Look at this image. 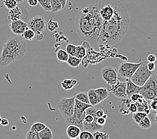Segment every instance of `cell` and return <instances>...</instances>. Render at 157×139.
<instances>
[{
    "instance_id": "4dcf8cb0",
    "label": "cell",
    "mask_w": 157,
    "mask_h": 139,
    "mask_svg": "<svg viewBox=\"0 0 157 139\" xmlns=\"http://www.w3.org/2000/svg\"><path fill=\"white\" fill-rule=\"evenodd\" d=\"M21 36L24 37L25 40H27L29 41H32L35 38V32H33L32 29L28 28L25 29V31L23 33Z\"/></svg>"
},
{
    "instance_id": "ac0fdd59",
    "label": "cell",
    "mask_w": 157,
    "mask_h": 139,
    "mask_svg": "<svg viewBox=\"0 0 157 139\" xmlns=\"http://www.w3.org/2000/svg\"><path fill=\"white\" fill-rule=\"evenodd\" d=\"M103 128L102 125H100L97 122V121H94L91 123H85L83 122V130H88L89 132L94 133L98 130H102Z\"/></svg>"
},
{
    "instance_id": "83f0119b",
    "label": "cell",
    "mask_w": 157,
    "mask_h": 139,
    "mask_svg": "<svg viewBox=\"0 0 157 139\" xmlns=\"http://www.w3.org/2000/svg\"><path fill=\"white\" fill-rule=\"evenodd\" d=\"M86 55V50L84 48L83 45H79V46H76V55L77 58L83 59Z\"/></svg>"
},
{
    "instance_id": "7dc6e473",
    "label": "cell",
    "mask_w": 157,
    "mask_h": 139,
    "mask_svg": "<svg viewBox=\"0 0 157 139\" xmlns=\"http://www.w3.org/2000/svg\"><path fill=\"white\" fill-rule=\"evenodd\" d=\"M97 122H98L99 125L104 126L106 124V119L103 117H99L97 118Z\"/></svg>"
},
{
    "instance_id": "c3c4849f",
    "label": "cell",
    "mask_w": 157,
    "mask_h": 139,
    "mask_svg": "<svg viewBox=\"0 0 157 139\" xmlns=\"http://www.w3.org/2000/svg\"><path fill=\"white\" fill-rule=\"evenodd\" d=\"M28 3L30 6L35 7V6L38 5V0H28Z\"/></svg>"
},
{
    "instance_id": "6da1fadb",
    "label": "cell",
    "mask_w": 157,
    "mask_h": 139,
    "mask_svg": "<svg viewBox=\"0 0 157 139\" xmlns=\"http://www.w3.org/2000/svg\"><path fill=\"white\" fill-rule=\"evenodd\" d=\"M128 10L121 2L110 20L103 22L97 44L114 45L121 41L128 32L130 24Z\"/></svg>"
},
{
    "instance_id": "52a82bcc",
    "label": "cell",
    "mask_w": 157,
    "mask_h": 139,
    "mask_svg": "<svg viewBox=\"0 0 157 139\" xmlns=\"http://www.w3.org/2000/svg\"><path fill=\"white\" fill-rule=\"evenodd\" d=\"M153 73L154 72L148 70L146 62H143L130 79L134 84L141 87L146 83Z\"/></svg>"
},
{
    "instance_id": "9a60e30c",
    "label": "cell",
    "mask_w": 157,
    "mask_h": 139,
    "mask_svg": "<svg viewBox=\"0 0 157 139\" xmlns=\"http://www.w3.org/2000/svg\"><path fill=\"white\" fill-rule=\"evenodd\" d=\"M23 16L24 15L21 9L19 7L16 6V7H14V8L10 10L7 18H8L11 21H13L18 20H22Z\"/></svg>"
},
{
    "instance_id": "3957f363",
    "label": "cell",
    "mask_w": 157,
    "mask_h": 139,
    "mask_svg": "<svg viewBox=\"0 0 157 139\" xmlns=\"http://www.w3.org/2000/svg\"><path fill=\"white\" fill-rule=\"evenodd\" d=\"M121 2L119 0H101L94 6L103 22L110 20L113 17L117 7Z\"/></svg>"
},
{
    "instance_id": "60d3db41",
    "label": "cell",
    "mask_w": 157,
    "mask_h": 139,
    "mask_svg": "<svg viewBox=\"0 0 157 139\" xmlns=\"http://www.w3.org/2000/svg\"><path fill=\"white\" fill-rule=\"evenodd\" d=\"M97 116H93L90 114H86V116L84 119V122L85 123H91L94 121H97Z\"/></svg>"
},
{
    "instance_id": "b9f144b4",
    "label": "cell",
    "mask_w": 157,
    "mask_h": 139,
    "mask_svg": "<svg viewBox=\"0 0 157 139\" xmlns=\"http://www.w3.org/2000/svg\"><path fill=\"white\" fill-rule=\"evenodd\" d=\"M143 98H144V97L143 96V95H140V93H136V94H134V95H132L131 96H130V98L132 100V102H136L138 100H139L140 99Z\"/></svg>"
},
{
    "instance_id": "cb8c5ba5",
    "label": "cell",
    "mask_w": 157,
    "mask_h": 139,
    "mask_svg": "<svg viewBox=\"0 0 157 139\" xmlns=\"http://www.w3.org/2000/svg\"><path fill=\"white\" fill-rule=\"evenodd\" d=\"M81 62H82V59L77 58L76 56H71V55H69L68 61H67L68 64L72 68H78L80 66Z\"/></svg>"
},
{
    "instance_id": "277c9868",
    "label": "cell",
    "mask_w": 157,
    "mask_h": 139,
    "mask_svg": "<svg viewBox=\"0 0 157 139\" xmlns=\"http://www.w3.org/2000/svg\"><path fill=\"white\" fill-rule=\"evenodd\" d=\"M3 46L12 52L16 61L19 60L24 57L27 49V44L25 41L16 36L10 37Z\"/></svg>"
},
{
    "instance_id": "ffe728a7",
    "label": "cell",
    "mask_w": 157,
    "mask_h": 139,
    "mask_svg": "<svg viewBox=\"0 0 157 139\" xmlns=\"http://www.w3.org/2000/svg\"><path fill=\"white\" fill-rule=\"evenodd\" d=\"M76 80H74V79H65L61 82L60 85L62 88L64 89L65 91H70L76 85Z\"/></svg>"
},
{
    "instance_id": "f546056e",
    "label": "cell",
    "mask_w": 157,
    "mask_h": 139,
    "mask_svg": "<svg viewBox=\"0 0 157 139\" xmlns=\"http://www.w3.org/2000/svg\"><path fill=\"white\" fill-rule=\"evenodd\" d=\"M75 98L81 101L82 102L90 104L89 102V98H88V92H81L75 96Z\"/></svg>"
},
{
    "instance_id": "94428289",
    "label": "cell",
    "mask_w": 157,
    "mask_h": 139,
    "mask_svg": "<svg viewBox=\"0 0 157 139\" xmlns=\"http://www.w3.org/2000/svg\"></svg>"
},
{
    "instance_id": "f6af8a7d",
    "label": "cell",
    "mask_w": 157,
    "mask_h": 139,
    "mask_svg": "<svg viewBox=\"0 0 157 139\" xmlns=\"http://www.w3.org/2000/svg\"><path fill=\"white\" fill-rule=\"evenodd\" d=\"M147 67L148 70L152 71V72H155V62H148L147 64Z\"/></svg>"
},
{
    "instance_id": "ab89813d",
    "label": "cell",
    "mask_w": 157,
    "mask_h": 139,
    "mask_svg": "<svg viewBox=\"0 0 157 139\" xmlns=\"http://www.w3.org/2000/svg\"><path fill=\"white\" fill-rule=\"evenodd\" d=\"M26 139H39V134L38 132H35L29 129L25 135Z\"/></svg>"
},
{
    "instance_id": "8992f818",
    "label": "cell",
    "mask_w": 157,
    "mask_h": 139,
    "mask_svg": "<svg viewBox=\"0 0 157 139\" xmlns=\"http://www.w3.org/2000/svg\"><path fill=\"white\" fill-rule=\"evenodd\" d=\"M74 106H75V96L70 98L63 97L57 104L58 109L64 119L73 115Z\"/></svg>"
},
{
    "instance_id": "91938a15",
    "label": "cell",
    "mask_w": 157,
    "mask_h": 139,
    "mask_svg": "<svg viewBox=\"0 0 157 139\" xmlns=\"http://www.w3.org/2000/svg\"><path fill=\"white\" fill-rule=\"evenodd\" d=\"M15 128H16V127H15V126H13V130H15Z\"/></svg>"
},
{
    "instance_id": "f5cc1de1",
    "label": "cell",
    "mask_w": 157,
    "mask_h": 139,
    "mask_svg": "<svg viewBox=\"0 0 157 139\" xmlns=\"http://www.w3.org/2000/svg\"><path fill=\"white\" fill-rule=\"evenodd\" d=\"M59 2L61 3V4L62 6V9H63L66 6V2H67V0H59Z\"/></svg>"
},
{
    "instance_id": "9f6ffc18",
    "label": "cell",
    "mask_w": 157,
    "mask_h": 139,
    "mask_svg": "<svg viewBox=\"0 0 157 139\" xmlns=\"http://www.w3.org/2000/svg\"><path fill=\"white\" fill-rule=\"evenodd\" d=\"M102 117H103V118H104L105 119H106V118H107V117H108V116H107V114H104L103 115Z\"/></svg>"
},
{
    "instance_id": "681fc988",
    "label": "cell",
    "mask_w": 157,
    "mask_h": 139,
    "mask_svg": "<svg viewBox=\"0 0 157 139\" xmlns=\"http://www.w3.org/2000/svg\"><path fill=\"white\" fill-rule=\"evenodd\" d=\"M96 116L98 118L102 117L103 115L104 114V112L103 110H102V109H98V110H96Z\"/></svg>"
},
{
    "instance_id": "7a4b0ae2",
    "label": "cell",
    "mask_w": 157,
    "mask_h": 139,
    "mask_svg": "<svg viewBox=\"0 0 157 139\" xmlns=\"http://www.w3.org/2000/svg\"><path fill=\"white\" fill-rule=\"evenodd\" d=\"M102 24L103 21L94 4L84 7L75 19V28L78 36L90 44H97Z\"/></svg>"
},
{
    "instance_id": "ba28073f",
    "label": "cell",
    "mask_w": 157,
    "mask_h": 139,
    "mask_svg": "<svg viewBox=\"0 0 157 139\" xmlns=\"http://www.w3.org/2000/svg\"><path fill=\"white\" fill-rule=\"evenodd\" d=\"M142 62L132 63L124 62H122L118 66V73L122 78H131L134 73L141 65Z\"/></svg>"
},
{
    "instance_id": "7402d4cb",
    "label": "cell",
    "mask_w": 157,
    "mask_h": 139,
    "mask_svg": "<svg viewBox=\"0 0 157 139\" xmlns=\"http://www.w3.org/2000/svg\"><path fill=\"white\" fill-rule=\"evenodd\" d=\"M39 139H52L53 134L49 127L46 126L44 129L38 133Z\"/></svg>"
},
{
    "instance_id": "5b68a950",
    "label": "cell",
    "mask_w": 157,
    "mask_h": 139,
    "mask_svg": "<svg viewBox=\"0 0 157 139\" xmlns=\"http://www.w3.org/2000/svg\"><path fill=\"white\" fill-rule=\"evenodd\" d=\"M140 94L147 100H151L157 96V74L153 73L146 83L141 86Z\"/></svg>"
},
{
    "instance_id": "e575fe53",
    "label": "cell",
    "mask_w": 157,
    "mask_h": 139,
    "mask_svg": "<svg viewBox=\"0 0 157 139\" xmlns=\"http://www.w3.org/2000/svg\"><path fill=\"white\" fill-rule=\"evenodd\" d=\"M46 126V125H44L42 122H35L31 126L30 130L39 133L41 130H42Z\"/></svg>"
},
{
    "instance_id": "bcb514c9",
    "label": "cell",
    "mask_w": 157,
    "mask_h": 139,
    "mask_svg": "<svg viewBox=\"0 0 157 139\" xmlns=\"http://www.w3.org/2000/svg\"><path fill=\"white\" fill-rule=\"evenodd\" d=\"M147 60L148 62H155L156 60V56L153 54H151L148 56L147 57Z\"/></svg>"
},
{
    "instance_id": "8fae6325",
    "label": "cell",
    "mask_w": 157,
    "mask_h": 139,
    "mask_svg": "<svg viewBox=\"0 0 157 139\" xmlns=\"http://www.w3.org/2000/svg\"><path fill=\"white\" fill-rule=\"evenodd\" d=\"M10 27L12 33L17 36H21L25 29L28 28L27 23L22 20L12 21L10 24Z\"/></svg>"
},
{
    "instance_id": "e0dca14e",
    "label": "cell",
    "mask_w": 157,
    "mask_h": 139,
    "mask_svg": "<svg viewBox=\"0 0 157 139\" xmlns=\"http://www.w3.org/2000/svg\"><path fill=\"white\" fill-rule=\"evenodd\" d=\"M137 106V111L139 112H144L147 115L151 114V110L150 107L148 106V104L147 102V100L144 98L138 100L137 102H135Z\"/></svg>"
},
{
    "instance_id": "d590c367",
    "label": "cell",
    "mask_w": 157,
    "mask_h": 139,
    "mask_svg": "<svg viewBox=\"0 0 157 139\" xmlns=\"http://www.w3.org/2000/svg\"><path fill=\"white\" fill-rule=\"evenodd\" d=\"M78 138L80 139H94V136H93V133L84 130L81 131Z\"/></svg>"
},
{
    "instance_id": "f907efd6",
    "label": "cell",
    "mask_w": 157,
    "mask_h": 139,
    "mask_svg": "<svg viewBox=\"0 0 157 139\" xmlns=\"http://www.w3.org/2000/svg\"><path fill=\"white\" fill-rule=\"evenodd\" d=\"M35 37L38 40H42L44 38V34L42 32H36L35 33Z\"/></svg>"
},
{
    "instance_id": "d6a6232c",
    "label": "cell",
    "mask_w": 157,
    "mask_h": 139,
    "mask_svg": "<svg viewBox=\"0 0 157 139\" xmlns=\"http://www.w3.org/2000/svg\"><path fill=\"white\" fill-rule=\"evenodd\" d=\"M38 3L46 12H52V6L50 0H38Z\"/></svg>"
},
{
    "instance_id": "816d5d0a",
    "label": "cell",
    "mask_w": 157,
    "mask_h": 139,
    "mask_svg": "<svg viewBox=\"0 0 157 139\" xmlns=\"http://www.w3.org/2000/svg\"><path fill=\"white\" fill-rule=\"evenodd\" d=\"M1 125H2V126H7L9 125V121H8V120L7 119H6V118H2V121H1Z\"/></svg>"
},
{
    "instance_id": "836d02e7",
    "label": "cell",
    "mask_w": 157,
    "mask_h": 139,
    "mask_svg": "<svg viewBox=\"0 0 157 139\" xmlns=\"http://www.w3.org/2000/svg\"><path fill=\"white\" fill-rule=\"evenodd\" d=\"M47 28L50 32H54L59 28V24L57 21H54L53 19L51 18L50 20L48 21Z\"/></svg>"
},
{
    "instance_id": "44dd1931",
    "label": "cell",
    "mask_w": 157,
    "mask_h": 139,
    "mask_svg": "<svg viewBox=\"0 0 157 139\" xmlns=\"http://www.w3.org/2000/svg\"><path fill=\"white\" fill-rule=\"evenodd\" d=\"M88 95L89 98V102L92 106H95L100 103L98 96H97L95 89H90L88 91Z\"/></svg>"
},
{
    "instance_id": "2e32d148",
    "label": "cell",
    "mask_w": 157,
    "mask_h": 139,
    "mask_svg": "<svg viewBox=\"0 0 157 139\" xmlns=\"http://www.w3.org/2000/svg\"><path fill=\"white\" fill-rule=\"evenodd\" d=\"M132 100L129 98H121V104H119L118 112L122 114H128L130 113L129 106Z\"/></svg>"
},
{
    "instance_id": "8d00e7d4",
    "label": "cell",
    "mask_w": 157,
    "mask_h": 139,
    "mask_svg": "<svg viewBox=\"0 0 157 139\" xmlns=\"http://www.w3.org/2000/svg\"><path fill=\"white\" fill-rule=\"evenodd\" d=\"M94 139H109L110 137L107 133L100 132V130L96 131L93 133Z\"/></svg>"
},
{
    "instance_id": "db71d44e",
    "label": "cell",
    "mask_w": 157,
    "mask_h": 139,
    "mask_svg": "<svg viewBox=\"0 0 157 139\" xmlns=\"http://www.w3.org/2000/svg\"><path fill=\"white\" fill-rule=\"evenodd\" d=\"M153 118H154V121L157 122V111L155 112V114L154 116H153Z\"/></svg>"
},
{
    "instance_id": "1f68e13d",
    "label": "cell",
    "mask_w": 157,
    "mask_h": 139,
    "mask_svg": "<svg viewBox=\"0 0 157 139\" xmlns=\"http://www.w3.org/2000/svg\"><path fill=\"white\" fill-rule=\"evenodd\" d=\"M146 116H147V114H146L144 112L137 111L136 112H134V113H132L133 121L135 123L138 124L142 121V119L145 117Z\"/></svg>"
},
{
    "instance_id": "30bf717a",
    "label": "cell",
    "mask_w": 157,
    "mask_h": 139,
    "mask_svg": "<svg viewBox=\"0 0 157 139\" xmlns=\"http://www.w3.org/2000/svg\"><path fill=\"white\" fill-rule=\"evenodd\" d=\"M16 61L13 54L8 48L3 46L2 54L0 56V66L6 67Z\"/></svg>"
},
{
    "instance_id": "74e56055",
    "label": "cell",
    "mask_w": 157,
    "mask_h": 139,
    "mask_svg": "<svg viewBox=\"0 0 157 139\" xmlns=\"http://www.w3.org/2000/svg\"><path fill=\"white\" fill-rule=\"evenodd\" d=\"M66 51L69 55L75 56L76 51V46H75V45H74L72 44H68L66 46Z\"/></svg>"
},
{
    "instance_id": "5bb4252c",
    "label": "cell",
    "mask_w": 157,
    "mask_h": 139,
    "mask_svg": "<svg viewBox=\"0 0 157 139\" xmlns=\"http://www.w3.org/2000/svg\"><path fill=\"white\" fill-rule=\"evenodd\" d=\"M116 97L118 98H124L126 97V82H120L117 88L114 89L113 92H112Z\"/></svg>"
},
{
    "instance_id": "f1b7e54d",
    "label": "cell",
    "mask_w": 157,
    "mask_h": 139,
    "mask_svg": "<svg viewBox=\"0 0 157 139\" xmlns=\"http://www.w3.org/2000/svg\"><path fill=\"white\" fill-rule=\"evenodd\" d=\"M52 6V12H58L62 9V6L59 0H50Z\"/></svg>"
},
{
    "instance_id": "9c48e42d",
    "label": "cell",
    "mask_w": 157,
    "mask_h": 139,
    "mask_svg": "<svg viewBox=\"0 0 157 139\" xmlns=\"http://www.w3.org/2000/svg\"><path fill=\"white\" fill-rule=\"evenodd\" d=\"M28 28L32 29L35 33H43L47 28L46 21L45 18L42 16H36L32 17L28 23Z\"/></svg>"
},
{
    "instance_id": "d4e9b609",
    "label": "cell",
    "mask_w": 157,
    "mask_h": 139,
    "mask_svg": "<svg viewBox=\"0 0 157 139\" xmlns=\"http://www.w3.org/2000/svg\"><path fill=\"white\" fill-rule=\"evenodd\" d=\"M57 58L59 61L63 62H67L69 57V54L67 53L66 50H63L62 49H59L56 53Z\"/></svg>"
},
{
    "instance_id": "d6986e66",
    "label": "cell",
    "mask_w": 157,
    "mask_h": 139,
    "mask_svg": "<svg viewBox=\"0 0 157 139\" xmlns=\"http://www.w3.org/2000/svg\"><path fill=\"white\" fill-rule=\"evenodd\" d=\"M81 132V129L76 125H68L66 133L68 137L71 139H76L78 138Z\"/></svg>"
},
{
    "instance_id": "f35d334b",
    "label": "cell",
    "mask_w": 157,
    "mask_h": 139,
    "mask_svg": "<svg viewBox=\"0 0 157 139\" xmlns=\"http://www.w3.org/2000/svg\"><path fill=\"white\" fill-rule=\"evenodd\" d=\"M3 3H4V6L9 10L17 6V3L15 0H4Z\"/></svg>"
},
{
    "instance_id": "6f0895ef",
    "label": "cell",
    "mask_w": 157,
    "mask_h": 139,
    "mask_svg": "<svg viewBox=\"0 0 157 139\" xmlns=\"http://www.w3.org/2000/svg\"><path fill=\"white\" fill-rule=\"evenodd\" d=\"M2 116H0V123H1V121H2Z\"/></svg>"
},
{
    "instance_id": "11a10c76",
    "label": "cell",
    "mask_w": 157,
    "mask_h": 139,
    "mask_svg": "<svg viewBox=\"0 0 157 139\" xmlns=\"http://www.w3.org/2000/svg\"><path fill=\"white\" fill-rule=\"evenodd\" d=\"M15 1H16V2L17 3H21L22 2H24V0H15Z\"/></svg>"
},
{
    "instance_id": "680465c9",
    "label": "cell",
    "mask_w": 157,
    "mask_h": 139,
    "mask_svg": "<svg viewBox=\"0 0 157 139\" xmlns=\"http://www.w3.org/2000/svg\"><path fill=\"white\" fill-rule=\"evenodd\" d=\"M153 99H155V100H157V96L155 98H153Z\"/></svg>"
},
{
    "instance_id": "ee69618b",
    "label": "cell",
    "mask_w": 157,
    "mask_h": 139,
    "mask_svg": "<svg viewBox=\"0 0 157 139\" xmlns=\"http://www.w3.org/2000/svg\"><path fill=\"white\" fill-rule=\"evenodd\" d=\"M129 111H130V112H131V113H134V112H137V106L135 102H130V106H129Z\"/></svg>"
},
{
    "instance_id": "484cf974",
    "label": "cell",
    "mask_w": 157,
    "mask_h": 139,
    "mask_svg": "<svg viewBox=\"0 0 157 139\" xmlns=\"http://www.w3.org/2000/svg\"><path fill=\"white\" fill-rule=\"evenodd\" d=\"M141 129H149L151 127V121L150 118L148 117V116H146L144 117L142 121L138 124Z\"/></svg>"
},
{
    "instance_id": "7bdbcfd3",
    "label": "cell",
    "mask_w": 157,
    "mask_h": 139,
    "mask_svg": "<svg viewBox=\"0 0 157 139\" xmlns=\"http://www.w3.org/2000/svg\"><path fill=\"white\" fill-rule=\"evenodd\" d=\"M151 101L150 104L151 110L153 112L157 111V100L155 99H152Z\"/></svg>"
},
{
    "instance_id": "603a6c76",
    "label": "cell",
    "mask_w": 157,
    "mask_h": 139,
    "mask_svg": "<svg viewBox=\"0 0 157 139\" xmlns=\"http://www.w3.org/2000/svg\"><path fill=\"white\" fill-rule=\"evenodd\" d=\"M95 91L97 96H98V100L100 103L102 102L103 100L106 99L108 96V90L106 88H99L95 89Z\"/></svg>"
},
{
    "instance_id": "7c38bea8",
    "label": "cell",
    "mask_w": 157,
    "mask_h": 139,
    "mask_svg": "<svg viewBox=\"0 0 157 139\" xmlns=\"http://www.w3.org/2000/svg\"><path fill=\"white\" fill-rule=\"evenodd\" d=\"M101 75L104 80L109 82L118 78V70L113 66H107L101 70Z\"/></svg>"
},
{
    "instance_id": "4fadbf2b",
    "label": "cell",
    "mask_w": 157,
    "mask_h": 139,
    "mask_svg": "<svg viewBox=\"0 0 157 139\" xmlns=\"http://www.w3.org/2000/svg\"><path fill=\"white\" fill-rule=\"evenodd\" d=\"M126 97L130 98L134 94L140 93V86L135 84L130 78H126Z\"/></svg>"
},
{
    "instance_id": "4316f807",
    "label": "cell",
    "mask_w": 157,
    "mask_h": 139,
    "mask_svg": "<svg viewBox=\"0 0 157 139\" xmlns=\"http://www.w3.org/2000/svg\"><path fill=\"white\" fill-rule=\"evenodd\" d=\"M119 80L118 78L114 79V80H113L109 82H106V88L108 90V91L109 92H112L114 91V89L117 88V86L119 84Z\"/></svg>"
}]
</instances>
